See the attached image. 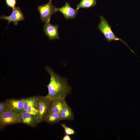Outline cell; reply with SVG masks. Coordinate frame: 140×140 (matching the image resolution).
<instances>
[{"instance_id": "obj_9", "label": "cell", "mask_w": 140, "mask_h": 140, "mask_svg": "<svg viewBox=\"0 0 140 140\" xmlns=\"http://www.w3.org/2000/svg\"><path fill=\"white\" fill-rule=\"evenodd\" d=\"M6 101L13 112L19 114L25 112L24 109V98L21 99H10Z\"/></svg>"}, {"instance_id": "obj_1", "label": "cell", "mask_w": 140, "mask_h": 140, "mask_svg": "<svg viewBox=\"0 0 140 140\" xmlns=\"http://www.w3.org/2000/svg\"><path fill=\"white\" fill-rule=\"evenodd\" d=\"M45 69L50 76V82L47 86L48 93L46 96L52 101L58 99H65L71 93L72 90L67 79L60 77L49 66H46Z\"/></svg>"}, {"instance_id": "obj_10", "label": "cell", "mask_w": 140, "mask_h": 140, "mask_svg": "<svg viewBox=\"0 0 140 140\" xmlns=\"http://www.w3.org/2000/svg\"><path fill=\"white\" fill-rule=\"evenodd\" d=\"M20 123L32 127H34L38 123L35 116L27 112L20 114Z\"/></svg>"}, {"instance_id": "obj_7", "label": "cell", "mask_w": 140, "mask_h": 140, "mask_svg": "<svg viewBox=\"0 0 140 140\" xmlns=\"http://www.w3.org/2000/svg\"><path fill=\"white\" fill-rule=\"evenodd\" d=\"M43 28L45 34L50 40L59 39L58 25L52 24L50 22L46 23L44 25Z\"/></svg>"}, {"instance_id": "obj_6", "label": "cell", "mask_w": 140, "mask_h": 140, "mask_svg": "<svg viewBox=\"0 0 140 140\" xmlns=\"http://www.w3.org/2000/svg\"><path fill=\"white\" fill-rule=\"evenodd\" d=\"M1 19L7 20L8 22V25L11 22L16 26L18 23L20 21L23 20L24 17L19 7H16L12 9L11 14L9 16H6L3 15L0 16Z\"/></svg>"}, {"instance_id": "obj_3", "label": "cell", "mask_w": 140, "mask_h": 140, "mask_svg": "<svg viewBox=\"0 0 140 140\" xmlns=\"http://www.w3.org/2000/svg\"><path fill=\"white\" fill-rule=\"evenodd\" d=\"M53 101L46 96H37V109L38 113L35 117L38 123L45 120L49 113Z\"/></svg>"}, {"instance_id": "obj_19", "label": "cell", "mask_w": 140, "mask_h": 140, "mask_svg": "<svg viewBox=\"0 0 140 140\" xmlns=\"http://www.w3.org/2000/svg\"><path fill=\"white\" fill-rule=\"evenodd\" d=\"M6 5L12 9L15 7L16 3V0H5Z\"/></svg>"}, {"instance_id": "obj_13", "label": "cell", "mask_w": 140, "mask_h": 140, "mask_svg": "<svg viewBox=\"0 0 140 140\" xmlns=\"http://www.w3.org/2000/svg\"><path fill=\"white\" fill-rule=\"evenodd\" d=\"M97 0H81L77 5L76 9L81 8L88 9L94 6L97 3Z\"/></svg>"}, {"instance_id": "obj_15", "label": "cell", "mask_w": 140, "mask_h": 140, "mask_svg": "<svg viewBox=\"0 0 140 140\" xmlns=\"http://www.w3.org/2000/svg\"><path fill=\"white\" fill-rule=\"evenodd\" d=\"M24 109L26 112L28 107L32 106L37 108V96H34L29 98H24Z\"/></svg>"}, {"instance_id": "obj_18", "label": "cell", "mask_w": 140, "mask_h": 140, "mask_svg": "<svg viewBox=\"0 0 140 140\" xmlns=\"http://www.w3.org/2000/svg\"><path fill=\"white\" fill-rule=\"evenodd\" d=\"M26 112L35 116L37 115L38 113V111L37 109L32 106L28 107Z\"/></svg>"}, {"instance_id": "obj_16", "label": "cell", "mask_w": 140, "mask_h": 140, "mask_svg": "<svg viewBox=\"0 0 140 140\" xmlns=\"http://www.w3.org/2000/svg\"><path fill=\"white\" fill-rule=\"evenodd\" d=\"M10 111H11V108L6 100L0 102V114Z\"/></svg>"}, {"instance_id": "obj_20", "label": "cell", "mask_w": 140, "mask_h": 140, "mask_svg": "<svg viewBox=\"0 0 140 140\" xmlns=\"http://www.w3.org/2000/svg\"><path fill=\"white\" fill-rule=\"evenodd\" d=\"M69 135L65 134L62 138V140H71V138Z\"/></svg>"}, {"instance_id": "obj_5", "label": "cell", "mask_w": 140, "mask_h": 140, "mask_svg": "<svg viewBox=\"0 0 140 140\" xmlns=\"http://www.w3.org/2000/svg\"><path fill=\"white\" fill-rule=\"evenodd\" d=\"M20 115L12 111L0 114V128L7 125L20 123Z\"/></svg>"}, {"instance_id": "obj_4", "label": "cell", "mask_w": 140, "mask_h": 140, "mask_svg": "<svg viewBox=\"0 0 140 140\" xmlns=\"http://www.w3.org/2000/svg\"><path fill=\"white\" fill-rule=\"evenodd\" d=\"M56 8L53 4L52 0H49L46 4L39 6L37 10L41 21L45 23L50 22L51 16L57 12Z\"/></svg>"}, {"instance_id": "obj_17", "label": "cell", "mask_w": 140, "mask_h": 140, "mask_svg": "<svg viewBox=\"0 0 140 140\" xmlns=\"http://www.w3.org/2000/svg\"><path fill=\"white\" fill-rule=\"evenodd\" d=\"M61 125L64 129L65 134L71 135L75 134V131L73 129L67 126L65 124H61Z\"/></svg>"}, {"instance_id": "obj_14", "label": "cell", "mask_w": 140, "mask_h": 140, "mask_svg": "<svg viewBox=\"0 0 140 140\" xmlns=\"http://www.w3.org/2000/svg\"><path fill=\"white\" fill-rule=\"evenodd\" d=\"M45 120L47 122L51 123H55L61 121L60 113H48Z\"/></svg>"}, {"instance_id": "obj_2", "label": "cell", "mask_w": 140, "mask_h": 140, "mask_svg": "<svg viewBox=\"0 0 140 140\" xmlns=\"http://www.w3.org/2000/svg\"><path fill=\"white\" fill-rule=\"evenodd\" d=\"M100 21L98 26L99 30L102 34L108 43L113 41H119L124 43L133 53L134 52L129 47L127 43L117 37L111 30L110 26L107 20L102 16H100Z\"/></svg>"}, {"instance_id": "obj_12", "label": "cell", "mask_w": 140, "mask_h": 140, "mask_svg": "<svg viewBox=\"0 0 140 140\" xmlns=\"http://www.w3.org/2000/svg\"><path fill=\"white\" fill-rule=\"evenodd\" d=\"M60 115L62 120L73 121L74 119V115L72 109L67 104L62 109Z\"/></svg>"}, {"instance_id": "obj_11", "label": "cell", "mask_w": 140, "mask_h": 140, "mask_svg": "<svg viewBox=\"0 0 140 140\" xmlns=\"http://www.w3.org/2000/svg\"><path fill=\"white\" fill-rule=\"evenodd\" d=\"M67 104L65 98L56 99L53 101L49 113H60L63 108Z\"/></svg>"}, {"instance_id": "obj_8", "label": "cell", "mask_w": 140, "mask_h": 140, "mask_svg": "<svg viewBox=\"0 0 140 140\" xmlns=\"http://www.w3.org/2000/svg\"><path fill=\"white\" fill-rule=\"evenodd\" d=\"M56 11L62 13L64 18L67 20L74 19L79 11L78 10L72 8L67 2L62 7L56 8Z\"/></svg>"}]
</instances>
